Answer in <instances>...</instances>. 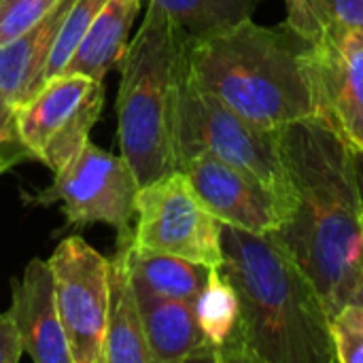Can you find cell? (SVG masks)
<instances>
[{"label": "cell", "instance_id": "obj_1", "mask_svg": "<svg viewBox=\"0 0 363 363\" xmlns=\"http://www.w3.org/2000/svg\"><path fill=\"white\" fill-rule=\"evenodd\" d=\"M291 204L270 232L317 287L330 319L363 283V208L347 143L308 117L279 130Z\"/></svg>", "mask_w": 363, "mask_h": 363}, {"label": "cell", "instance_id": "obj_2", "mask_svg": "<svg viewBox=\"0 0 363 363\" xmlns=\"http://www.w3.org/2000/svg\"><path fill=\"white\" fill-rule=\"evenodd\" d=\"M221 249L217 268L240 302L236 362L336 363L317 287L272 236L223 223Z\"/></svg>", "mask_w": 363, "mask_h": 363}, {"label": "cell", "instance_id": "obj_3", "mask_svg": "<svg viewBox=\"0 0 363 363\" xmlns=\"http://www.w3.org/2000/svg\"><path fill=\"white\" fill-rule=\"evenodd\" d=\"M308 43L287 23L253 19L189 45L191 79L264 130L313 117L304 53Z\"/></svg>", "mask_w": 363, "mask_h": 363}, {"label": "cell", "instance_id": "obj_4", "mask_svg": "<svg viewBox=\"0 0 363 363\" xmlns=\"http://www.w3.org/2000/svg\"><path fill=\"white\" fill-rule=\"evenodd\" d=\"M189 45L164 9L149 0L119 62L117 138L140 187L179 170V100Z\"/></svg>", "mask_w": 363, "mask_h": 363}, {"label": "cell", "instance_id": "obj_5", "mask_svg": "<svg viewBox=\"0 0 363 363\" xmlns=\"http://www.w3.org/2000/svg\"><path fill=\"white\" fill-rule=\"evenodd\" d=\"M177 145L179 166L189 155L208 153L268 183L283 198L289 211L291 189L281 153L279 130H264L251 123L219 98L202 89L191 79L189 64L179 100Z\"/></svg>", "mask_w": 363, "mask_h": 363}, {"label": "cell", "instance_id": "obj_6", "mask_svg": "<svg viewBox=\"0 0 363 363\" xmlns=\"http://www.w3.org/2000/svg\"><path fill=\"white\" fill-rule=\"evenodd\" d=\"M102 106V81L60 72L15 111L13 132L21 149L55 174L87 143Z\"/></svg>", "mask_w": 363, "mask_h": 363}, {"label": "cell", "instance_id": "obj_7", "mask_svg": "<svg viewBox=\"0 0 363 363\" xmlns=\"http://www.w3.org/2000/svg\"><path fill=\"white\" fill-rule=\"evenodd\" d=\"M132 240L140 249L221 266V221L202 204L189 179L172 170L140 187Z\"/></svg>", "mask_w": 363, "mask_h": 363}, {"label": "cell", "instance_id": "obj_8", "mask_svg": "<svg viewBox=\"0 0 363 363\" xmlns=\"http://www.w3.org/2000/svg\"><path fill=\"white\" fill-rule=\"evenodd\" d=\"M47 262L72 363H104L111 259L81 236H68Z\"/></svg>", "mask_w": 363, "mask_h": 363}, {"label": "cell", "instance_id": "obj_9", "mask_svg": "<svg viewBox=\"0 0 363 363\" xmlns=\"http://www.w3.org/2000/svg\"><path fill=\"white\" fill-rule=\"evenodd\" d=\"M138 191L140 183L123 155L104 151L87 140L55 172V181L45 191L43 202H62L64 215L72 225L106 223L119 236H130Z\"/></svg>", "mask_w": 363, "mask_h": 363}, {"label": "cell", "instance_id": "obj_10", "mask_svg": "<svg viewBox=\"0 0 363 363\" xmlns=\"http://www.w3.org/2000/svg\"><path fill=\"white\" fill-rule=\"evenodd\" d=\"M304 62L313 117L349 149L363 151V32L345 30L308 43Z\"/></svg>", "mask_w": 363, "mask_h": 363}, {"label": "cell", "instance_id": "obj_11", "mask_svg": "<svg viewBox=\"0 0 363 363\" xmlns=\"http://www.w3.org/2000/svg\"><path fill=\"white\" fill-rule=\"evenodd\" d=\"M179 170L185 172L202 204L225 225L270 234L287 215L283 198L268 183L208 153L189 155Z\"/></svg>", "mask_w": 363, "mask_h": 363}, {"label": "cell", "instance_id": "obj_12", "mask_svg": "<svg viewBox=\"0 0 363 363\" xmlns=\"http://www.w3.org/2000/svg\"><path fill=\"white\" fill-rule=\"evenodd\" d=\"M11 315L21 336L23 353L36 363H72L62 328L55 281L49 262L34 257L13 281Z\"/></svg>", "mask_w": 363, "mask_h": 363}, {"label": "cell", "instance_id": "obj_13", "mask_svg": "<svg viewBox=\"0 0 363 363\" xmlns=\"http://www.w3.org/2000/svg\"><path fill=\"white\" fill-rule=\"evenodd\" d=\"M72 0H62L23 34L0 43V145L13 143L15 111L43 85L45 66Z\"/></svg>", "mask_w": 363, "mask_h": 363}, {"label": "cell", "instance_id": "obj_14", "mask_svg": "<svg viewBox=\"0 0 363 363\" xmlns=\"http://www.w3.org/2000/svg\"><path fill=\"white\" fill-rule=\"evenodd\" d=\"M136 296L153 363L215 362L213 349L198 325L194 304L153 296L143 289H136Z\"/></svg>", "mask_w": 363, "mask_h": 363}, {"label": "cell", "instance_id": "obj_15", "mask_svg": "<svg viewBox=\"0 0 363 363\" xmlns=\"http://www.w3.org/2000/svg\"><path fill=\"white\" fill-rule=\"evenodd\" d=\"M130 236H119L108 274V317L104 338V363H153L145 340L138 296L128 268Z\"/></svg>", "mask_w": 363, "mask_h": 363}, {"label": "cell", "instance_id": "obj_16", "mask_svg": "<svg viewBox=\"0 0 363 363\" xmlns=\"http://www.w3.org/2000/svg\"><path fill=\"white\" fill-rule=\"evenodd\" d=\"M138 11L140 0H106L74 49L64 72L104 81L108 70L121 62L128 49Z\"/></svg>", "mask_w": 363, "mask_h": 363}, {"label": "cell", "instance_id": "obj_17", "mask_svg": "<svg viewBox=\"0 0 363 363\" xmlns=\"http://www.w3.org/2000/svg\"><path fill=\"white\" fill-rule=\"evenodd\" d=\"M128 268L136 289L189 304L198 300L213 270L179 255L140 249L132 238L128 242Z\"/></svg>", "mask_w": 363, "mask_h": 363}, {"label": "cell", "instance_id": "obj_18", "mask_svg": "<svg viewBox=\"0 0 363 363\" xmlns=\"http://www.w3.org/2000/svg\"><path fill=\"white\" fill-rule=\"evenodd\" d=\"M194 311L198 325L213 349L215 362H236L240 302L234 285L219 268L211 270L204 289L194 302Z\"/></svg>", "mask_w": 363, "mask_h": 363}, {"label": "cell", "instance_id": "obj_19", "mask_svg": "<svg viewBox=\"0 0 363 363\" xmlns=\"http://www.w3.org/2000/svg\"><path fill=\"white\" fill-rule=\"evenodd\" d=\"M191 43L223 34L253 17L262 0H153Z\"/></svg>", "mask_w": 363, "mask_h": 363}, {"label": "cell", "instance_id": "obj_20", "mask_svg": "<svg viewBox=\"0 0 363 363\" xmlns=\"http://www.w3.org/2000/svg\"><path fill=\"white\" fill-rule=\"evenodd\" d=\"M285 23L306 43L345 30L363 32V0H287Z\"/></svg>", "mask_w": 363, "mask_h": 363}, {"label": "cell", "instance_id": "obj_21", "mask_svg": "<svg viewBox=\"0 0 363 363\" xmlns=\"http://www.w3.org/2000/svg\"><path fill=\"white\" fill-rule=\"evenodd\" d=\"M106 0H72V4L68 6L64 21L57 30V36L53 40L47 66H45V74H43V83L60 72H64L66 64L70 62L74 49L79 47L81 38L85 36L87 28L91 26L94 17L98 15V11L102 9Z\"/></svg>", "mask_w": 363, "mask_h": 363}, {"label": "cell", "instance_id": "obj_22", "mask_svg": "<svg viewBox=\"0 0 363 363\" xmlns=\"http://www.w3.org/2000/svg\"><path fill=\"white\" fill-rule=\"evenodd\" d=\"M336 363H363V319L353 304H345L330 319Z\"/></svg>", "mask_w": 363, "mask_h": 363}, {"label": "cell", "instance_id": "obj_23", "mask_svg": "<svg viewBox=\"0 0 363 363\" xmlns=\"http://www.w3.org/2000/svg\"><path fill=\"white\" fill-rule=\"evenodd\" d=\"M62 0H0V43L36 26Z\"/></svg>", "mask_w": 363, "mask_h": 363}, {"label": "cell", "instance_id": "obj_24", "mask_svg": "<svg viewBox=\"0 0 363 363\" xmlns=\"http://www.w3.org/2000/svg\"><path fill=\"white\" fill-rule=\"evenodd\" d=\"M23 345L11 311L0 313V363H19Z\"/></svg>", "mask_w": 363, "mask_h": 363}, {"label": "cell", "instance_id": "obj_25", "mask_svg": "<svg viewBox=\"0 0 363 363\" xmlns=\"http://www.w3.org/2000/svg\"><path fill=\"white\" fill-rule=\"evenodd\" d=\"M21 155H28V153L21 149V145L17 140L6 143V145H0V174L4 170H9L13 164H17Z\"/></svg>", "mask_w": 363, "mask_h": 363}, {"label": "cell", "instance_id": "obj_26", "mask_svg": "<svg viewBox=\"0 0 363 363\" xmlns=\"http://www.w3.org/2000/svg\"><path fill=\"white\" fill-rule=\"evenodd\" d=\"M351 160H353V172H355L357 191H359V200H362L363 208V151H353L351 149Z\"/></svg>", "mask_w": 363, "mask_h": 363}, {"label": "cell", "instance_id": "obj_27", "mask_svg": "<svg viewBox=\"0 0 363 363\" xmlns=\"http://www.w3.org/2000/svg\"><path fill=\"white\" fill-rule=\"evenodd\" d=\"M349 304H353V306H355V311L359 313V317L363 319V283H362V287L355 291V296L351 298V302H349Z\"/></svg>", "mask_w": 363, "mask_h": 363}]
</instances>
